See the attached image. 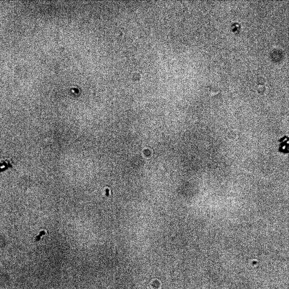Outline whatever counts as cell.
<instances>
[{"label":"cell","instance_id":"7a4b0ae2","mask_svg":"<svg viewBox=\"0 0 289 289\" xmlns=\"http://www.w3.org/2000/svg\"><path fill=\"white\" fill-rule=\"evenodd\" d=\"M209 92H210V94L211 96H215L218 94L219 92H220V91L218 90H217V89H214V88H210Z\"/></svg>","mask_w":289,"mask_h":289},{"label":"cell","instance_id":"6da1fadb","mask_svg":"<svg viewBox=\"0 0 289 289\" xmlns=\"http://www.w3.org/2000/svg\"><path fill=\"white\" fill-rule=\"evenodd\" d=\"M265 80L263 77L258 78L257 82V89L258 92L262 93L265 90Z\"/></svg>","mask_w":289,"mask_h":289}]
</instances>
